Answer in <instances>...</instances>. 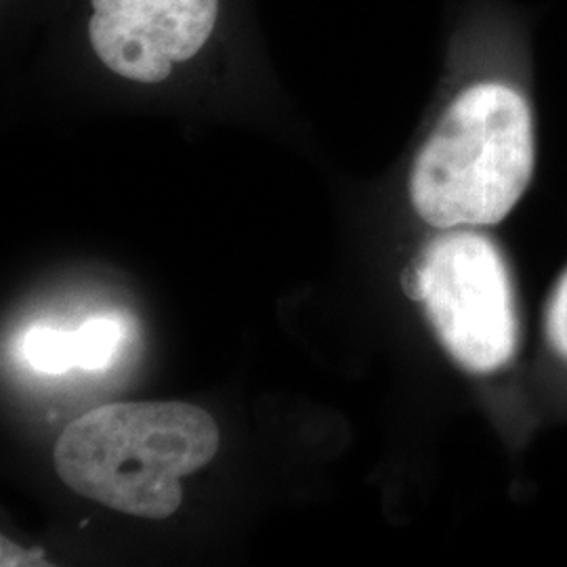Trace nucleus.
<instances>
[{"label":"nucleus","mask_w":567,"mask_h":567,"mask_svg":"<svg viewBox=\"0 0 567 567\" xmlns=\"http://www.w3.org/2000/svg\"><path fill=\"white\" fill-rule=\"evenodd\" d=\"M217 450V423L198 405H102L61 433L55 468L84 498L161 522L182 505V477L208 465Z\"/></svg>","instance_id":"nucleus-1"},{"label":"nucleus","mask_w":567,"mask_h":567,"mask_svg":"<svg viewBox=\"0 0 567 567\" xmlns=\"http://www.w3.org/2000/svg\"><path fill=\"white\" fill-rule=\"evenodd\" d=\"M534 175V122L505 82H475L442 114L410 171V203L437 229L501 224Z\"/></svg>","instance_id":"nucleus-2"},{"label":"nucleus","mask_w":567,"mask_h":567,"mask_svg":"<svg viewBox=\"0 0 567 567\" xmlns=\"http://www.w3.org/2000/svg\"><path fill=\"white\" fill-rule=\"evenodd\" d=\"M416 297L440 343L468 372L489 374L513 360V284L486 236L456 227L429 244L416 269Z\"/></svg>","instance_id":"nucleus-3"},{"label":"nucleus","mask_w":567,"mask_h":567,"mask_svg":"<svg viewBox=\"0 0 567 567\" xmlns=\"http://www.w3.org/2000/svg\"><path fill=\"white\" fill-rule=\"evenodd\" d=\"M86 39L105 70L140 84L166 82L210 42L221 0H89Z\"/></svg>","instance_id":"nucleus-4"},{"label":"nucleus","mask_w":567,"mask_h":567,"mask_svg":"<svg viewBox=\"0 0 567 567\" xmlns=\"http://www.w3.org/2000/svg\"><path fill=\"white\" fill-rule=\"evenodd\" d=\"M23 355L37 372L49 377L65 374L79 365L76 332L37 326L23 339Z\"/></svg>","instance_id":"nucleus-5"},{"label":"nucleus","mask_w":567,"mask_h":567,"mask_svg":"<svg viewBox=\"0 0 567 567\" xmlns=\"http://www.w3.org/2000/svg\"><path fill=\"white\" fill-rule=\"evenodd\" d=\"M79 368L82 370H103L112 364L114 353L122 339V328L112 318H91L74 330Z\"/></svg>","instance_id":"nucleus-6"},{"label":"nucleus","mask_w":567,"mask_h":567,"mask_svg":"<svg viewBox=\"0 0 567 567\" xmlns=\"http://www.w3.org/2000/svg\"><path fill=\"white\" fill-rule=\"evenodd\" d=\"M547 337L553 349L567 360V269L548 301Z\"/></svg>","instance_id":"nucleus-7"}]
</instances>
